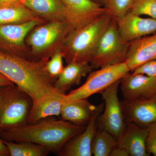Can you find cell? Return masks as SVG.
Here are the masks:
<instances>
[{
	"label": "cell",
	"instance_id": "1",
	"mask_svg": "<svg viewBox=\"0 0 156 156\" xmlns=\"http://www.w3.org/2000/svg\"><path fill=\"white\" fill-rule=\"evenodd\" d=\"M50 57L34 61L0 50V74L30 95L34 104L56 90L55 79L47 72Z\"/></svg>",
	"mask_w": 156,
	"mask_h": 156
},
{
	"label": "cell",
	"instance_id": "2",
	"mask_svg": "<svg viewBox=\"0 0 156 156\" xmlns=\"http://www.w3.org/2000/svg\"><path fill=\"white\" fill-rule=\"evenodd\" d=\"M86 127L48 117L32 124L1 128V135L7 141L32 142L44 146L58 154L65 144Z\"/></svg>",
	"mask_w": 156,
	"mask_h": 156
},
{
	"label": "cell",
	"instance_id": "3",
	"mask_svg": "<svg viewBox=\"0 0 156 156\" xmlns=\"http://www.w3.org/2000/svg\"><path fill=\"white\" fill-rule=\"evenodd\" d=\"M112 19L107 11L89 24L71 32L60 46L67 63L73 61L90 62L100 38Z\"/></svg>",
	"mask_w": 156,
	"mask_h": 156
},
{
	"label": "cell",
	"instance_id": "4",
	"mask_svg": "<svg viewBox=\"0 0 156 156\" xmlns=\"http://www.w3.org/2000/svg\"><path fill=\"white\" fill-rule=\"evenodd\" d=\"M33 104L30 95L17 86H7L0 92V128L27 123Z\"/></svg>",
	"mask_w": 156,
	"mask_h": 156
},
{
	"label": "cell",
	"instance_id": "5",
	"mask_svg": "<svg viewBox=\"0 0 156 156\" xmlns=\"http://www.w3.org/2000/svg\"><path fill=\"white\" fill-rule=\"evenodd\" d=\"M44 23L35 27L26 39L27 44L30 47V55L39 57L40 59L49 57L50 50L60 47L73 31L65 21L53 20Z\"/></svg>",
	"mask_w": 156,
	"mask_h": 156
},
{
	"label": "cell",
	"instance_id": "6",
	"mask_svg": "<svg viewBox=\"0 0 156 156\" xmlns=\"http://www.w3.org/2000/svg\"><path fill=\"white\" fill-rule=\"evenodd\" d=\"M130 72L126 61L91 72L82 86L66 95L65 101L88 98L94 94L100 93Z\"/></svg>",
	"mask_w": 156,
	"mask_h": 156
},
{
	"label": "cell",
	"instance_id": "7",
	"mask_svg": "<svg viewBox=\"0 0 156 156\" xmlns=\"http://www.w3.org/2000/svg\"><path fill=\"white\" fill-rule=\"evenodd\" d=\"M128 44L122 41L117 21L112 19L98 41L90 63L94 68H101L124 62Z\"/></svg>",
	"mask_w": 156,
	"mask_h": 156
},
{
	"label": "cell",
	"instance_id": "8",
	"mask_svg": "<svg viewBox=\"0 0 156 156\" xmlns=\"http://www.w3.org/2000/svg\"><path fill=\"white\" fill-rule=\"evenodd\" d=\"M121 80L117 81L100 93L105 101L104 112L99 116L100 127L117 139L122 134L126 126L121 102L118 96Z\"/></svg>",
	"mask_w": 156,
	"mask_h": 156
},
{
	"label": "cell",
	"instance_id": "9",
	"mask_svg": "<svg viewBox=\"0 0 156 156\" xmlns=\"http://www.w3.org/2000/svg\"><path fill=\"white\" fill-rule=\"evenodd\" d=\"M44 22V20L38 18L23 23L0 25V47L12 54L29 59L30 54L25 44V39L35 27Z\"/></svg>",
	"mask_w": 156,
	"mask_h": 156
},
{
	"label": "cell",
	"instance_id": "10",
	"mask_svg": "<svg viewBox=\"0 0 156 156\" xmlns=\"http://www.w3.org/2000/svg\"><path fill=\"white\" fill-rule=\"evenodd\" d=\"M69 16L73 30L81 28L105 14L107 10L92 0H62Z\"/></svg>",
	"mask_w": 156,
	"mask_h": 156
},
{
	"label": "cell",
	"instance_id": "11",
	"mask_svg": "<svg viewBox=\"0 0 156 156\" xmlns=\"http://www.w3.org/2000/svg\"><path fill=\"white\" fill-rule=\"evenodd\" d=\"M104 108V104L98 106L97 110L83 132L74 136L63 147L58 154L61 156H92V145L96 130V121Z\"/></svg>",
	"mask_w": 156,
	"mask_h": 156
},
{
	"label": "cell",
	"instance_id": "12",
	"mask_svg": "<svg viewBox=\"0 0 156 156\" xmlns=\"http://www.w3.org/2000/svg\"><path fill=\"white\" fill-rule=\"evenodd\" d=\"M117 22L120 36L126 44L156 32V19L144 18L131 11Z\"/></svg>",
	"mask_w": 156,
	"mask_h": 156
},
{
	"label": "cell",
	"instance_id": "13",
	"mask_svg": "<svg viewBox=\"0 0 156 156\" xmlns=\"http://www.w3.org/2000/svg\"><path fill=\"white\" fill-rule=\"evenodd\" d=\"M121 102L126 123L147 126L156 122V96L147 99L124 98Z\"/></svg>",
	"mask_w": 156,
	"mask_h": 156
},
{
	"label": "cell",
	"instance_id": "14",
	"mask_svg": "<svg viewBox=\"0 0 156 156\" xmlns=\"http://www.w3.org/2000/svg\"><path fill=\"white\" fill-rule=\"evenodd\" d=\"M121 91L125 99H147L156 96V78L129 73L121 79Z\"/></svg>",
	"mask_w": 156,
	"mask_h": 156
},
{
	"label": "cell",
	"instance_id": "15",
	"mask_svg": "<svg viewBox=\"0 0 156 156\" xmlns=\"http://www.w3.org/2000/svg\"><path fill=\"white\" fill-rule=\"evenodd\" d=\"M156 59V32L128 44L126 62L131 72L148 61Z\"/></svg>",
	"mask_w": 156,
	"mask_h": 156
},
{
	"label": "cell",
	"instance_id": "16",
	"mask_svg": "<svg viewBox=\"0 0 156 156\" xmlns=\"http://www.w3.org/2000/svg\"><path fill=\"white\" fill-rule=\"evenodd\" d=\"M148 134L147 126L127 123L124 132L118 139L117 146L127 151L130 156H149L146 147Z\"/></svg>",
	"mask_w": 156,
	"mask_h": 156
},
{
	"label": "cell",
	"instance_id": "17",
	"mask_svg": "<svg viewBox=\"0 0 156 156\" xmlns=\"http://www.w3.org/2000/svg\"><path fill=\"white\" fill-rule=\"evenodd\" d=\"M22 4L43 20L65 21L69 24V14L62 0H23Z\"/></svg>",
	"mask_w": 156,
	"mask_h": 156
},
{
	"label": "cell",
	"instance_id": "18",
	"mask_svg": "<svg viewBox=\"0 0 156 156\" xmlns=\"http://www.w3.org/2000/svg\"><path fill=\"white\" fill-rule=\"evenodd\" d=\"M98 106L90 103L88 98L65 101L62 107L61 119L77 126H87L95 114Z\"/></svg>",
	"mask_w": 156,
	"mask_h": 156
},
{
	"label": "cell",
	"instance_id": "19",
	"mask_svg": "<svg viewBox=\"0 0 156 156\" xmlns=\"http://www.w3.org/2000/svg\"><path fill=\"white\" fill-rule=\"evenodd\" d=\"M94 69L88 62L73 61L67 63L54 83L56 91L62 94L75 85L80 83L82 78L91 73Z\"/></svg>",
	"mask_w": 156,
	"mask_h": 156
},
{
	"label": "cell",
	"instance_id": "20",
	"mask_svg": "<svg viewBox=\"0 0 156 156\" xmlns=\"http://www.w3.org/2000/svg\"><path fill=\"white\" fill-rule=\"evenodd\" d=\"M66 94L56 91L37 103L33 104L27 123L32 124L48 117L60 116Z\"/></svg>",
	"mask_w": 156,
	"mask_h": 156
},
{
	"label": "cell",
	"instance_id": "21",
	"mask_svg": "<svg viewBox=\"0 0 156 156\" xmlns=\"http://www.w3.org/2000/svg\"><path fill=\"white\" fill-rule=\"evenodd\" d=\"M38 18L22 3L0 5V25L23 23Z\"/></svg>",
	"mask_w": 156,
	"mask_h": 156
},
{
	"label": "cell",
	"instance_id": "22",
	"mask_svg": "<svg viewBox=\"0 0 156 156\" xmlns=\"http://www.w3.org/2000/svg\"><path fill=\"white\" fill-rule=\"evenodd\" d=\"M118 139L108 131L100 128L96 130L92 143V154L95 156H110L117 146Z\"/></svg>",
	"mask_w": 156,
	"mask_h": 156
},
{
	"label": "cell",
	"instance_id": "23",
	"mask_svg": "<svg viewBox=\"0 0 156 156\" xmlns=\"http://www.w3.org/2000/svg\"><path fill=\"white\" fill-rule=\"evenodd\" d=\"M11 156H46L52 151L49 148L30 142L14 143L11 141H4Z\"/></svg>",
	"mask_w": 156,
	"mask_h": 156
},
{
	"label": "cell",
	"instance_id": "24",
	"mask_svg": "<svg viewBox=\"0 0 156 156\" xmlns=\"http://www.w3.org/2000/svg\"><path fill=\"white\" fill-rule=\"evenodd\" d=\"M134 0H104V7L118 21L131 11Z\"/></svg>",
	"mask_w": 156,
	"mask_h": 156
},
{
	"label": "cell",
	"instance_id": "25",
	"mask_svg": "<svg viewBox=\"0 0 156 156\" xmlns=\"http://www.w3.org/2000/svg\"><path fill=\"white\" fill-rule=\"evenodd\" d=\"M51 58H49L46 65L47 72L52 77L55 79L58 77L64 68L63 64V56L60 47L56 48Z\"/></svg>",
	"mask_w": 156,
	"mask_h": 156
},
{
	"label": "cell",
	"instance_id": "26",
	"mask_svg": "<svg viewBox=\"0 0 156 156\" xmlns=\"http://www.w3.org/2000/svg\"><path fill=\"white\" fill-rule=\"evenodd\" d=\"M131 12L156 19V0H134Z\"/></svg>",
	"mask_w": 156,
	"mask_h": 156
},
{
	"label": "cell",
	"instance_id": "27",
	"mask_svg": "<svg viewBox=\"0 0 156 156\" xmlns=\"http://www.w3.org/2000/svg\"><path fill=\"white\" fill-rule=\"evenodd\" d=\"M148 136L146 147L148 153L156 156V122L147 126Z\"/></svg>",
	"mask_w": 156,
	"mask_h": 156
},
{
	"label": "cell",
	"instance_id": "28",
	"mask_svg": "<svg viewBox=\"0 0 156 156\" xmlns=\"http://www.w3.org/2000/svg\"><path fill=\"white\" fill-rule=\"evenodd\" d=\"M131 73L141 74L156 78V59L148 61L141 65Z\"/></svg>",
	"mask_w": 156,
	"mask_h": 156
},
{
	"label": "cell",
	"instance_id": "29",
	"mask_svg": "<svg viewBox=\"0 0 156 156\" xmlns=\"http://www.w3.org/2000/svg\"><path fill=\"white\" fill-rule=\"evenodd\" d=\"M110 156H130L127 151L117 146L112 151Z\"/></svg>",
	"mask_w": 156,
	"mask_h": 156
},
{
	"label": "cell",
	"instance_id": "30",
	"mask_svg": "<svg viewBox=\"0 0 156 156\" xmlns=\"http://www.w3.org/2000/svg\"><path fill=\"white\" fill-rule=\"evenodd\" d=\"M10 155L8 148L1 139H0V156Z\"/></svg>",
	"mask_w": 156,
	"mask_h": 156
},
{
	"label": "cell",
	"instance_id": "31",
	"mask_svg": "<svg viewBox=\"0 0 156 156\" xmlns=\"http://www.w3.org/2000/svg\"><path fill=\"white\" fill-rule=\"evenodd\" d=\"M13 84L11 81L0 74V87H6Z\"/></svg>",
	"mask_w": 156,
	"mask_h": 156
},
{
	"label": "cell",
	"instance_id": "32",
	"mask_svg": "<svg viewBox=\"0 0 156 156\" xmlns=\"http://www.w3.org/2000/svg\"><path fill=\"white\" fill-rule=\"evenodd\" d=\"M23 0H0V5L22 3Z\"/></svg>",
	"mask_w": 156,
	"mask_h": 156
},
{
	"label": "cell",
	"instance_id": "33",
	"mask_svg": "<svg viewBox=\"0 0 156 156\" xmlns=\"http://www.w3.org/2000/svg\"><path fill=\"white\" fill-rule=\"evenodd\" d=\"M93 2L97 3V4H99L101 5H104V0H92Z\"/></svg>",
	"mask_w": 156,
	"mask_h": 156
}]
</instances>
